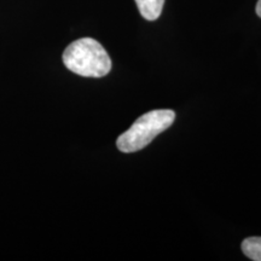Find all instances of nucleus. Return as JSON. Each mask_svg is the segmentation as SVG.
Segmentation results:
<instances>
[{"label":"nucleus","instance_id":"7ed1b4c3","mask_svg":"<svg viewBox=\"0 0 261 261\" xmlns=\"http://www.w3.org/2000/svg\"><path fill=\"white\" fill-rule=\"evenodd\" d=\"M140 15L148 21H155L161 15L165 0H136Z\"/></svg>","mask_w":261,"mask_h":261},{"label":"nucleus","instance_id":"39448f33","mask_svg":"<svg viewBox=\"0 0 261 261\" xmlns=\"http://www.w3.org/2000/svg\"><path fill=\"white\" fill-rule=\"evenodd\" d=\"M255 10H256V15L259 16V17H261V0H259V2H257Z\"/></svg>","mask_w":261,"mask_h":261},{"label":"nucleus","instance_id":"f03ea898","mask_svg":"<svg viewBox=\"0 0 261 261\" xmlns=\"http://www.w3.org/2000/svg\"><path fill=\"white\" fill-rule=\"evenodd\" d=\"M175 113L169 109H158L148 112L136 120L116 140L117 149L121 152H136L145 148L155 137L172 126Z\"/></svg>","mask_w":261,"mask_h":261},{"label":"nucleus","instance_id":"f257e3e1","mask_svg":"<svg viewBox=\"0 0 261 261\" xmlns=\"http://www.w3.org/2000/svg\"><path fill=\"white\" fill-rule=\"evenodd\" d=\"M62 58L67 69L85 77H102L112 70V60L106 48L92 38L73 41Z\"/></svg>","mask_w":261,"mask_h":261},{"label":"nucleus","instance_id":"20e7f679","mask_svg":"<svg viewBox=\"0 0 261 261\" xmlns=\"http://www.w3.org/2000/svg\"><path fill=\"white\" fill-rule=\"evenodd\" d=\"M242 252L250 260L261 261V237H248L242 242Z\"/></svg>","mask_w":261,"mask_h":261}]
</instances>
